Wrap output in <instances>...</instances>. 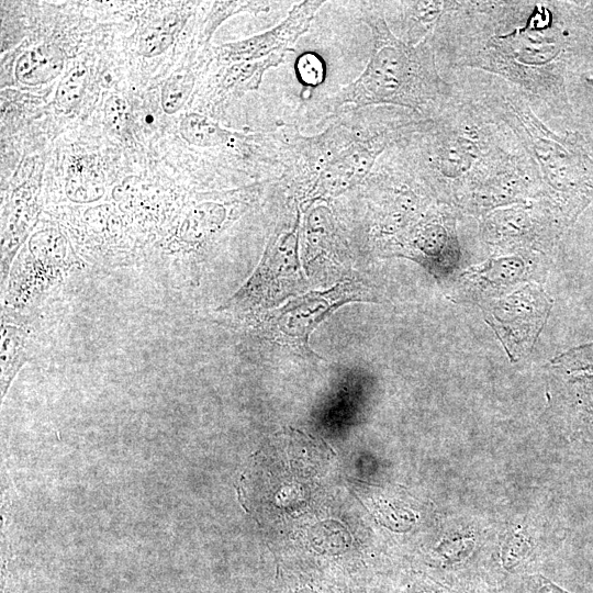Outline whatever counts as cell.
I'll use <instances>...</instances> for the list:
<instances>
[{
	"label": "cell",
	"mask_w": 593,
	"mask_h": 593,
	"mask_svg": "<svg viewBox=\"0 0 593 593\" xmlns=\"http://www.w3.org/2000/svg\"><path fill=\"white\" fill-rule=\"evenodd\" d=\"M571 5L560 1H447L430 43L449 67L496 75L555 115L570 110Z\"/></svg>",
	"instance_id": "cell-1"
},
{
	"label": "cell",
	"mask_w": 593,
	"mask_h": 593,
	"mask_svg": "<svg viewBox=\"0 0 593 593\" xmlns=\"http://www.w3.org/2000/svg\"><path fill=\"white\" fill-rule=\"evenodd\" d=\"M391 152L438 203L478 219L541 195L530 155L477 99L457 94Z\"/></svg>",
	"instance_id": "cell-2"
},
{
	"label": "cell",
	"mask_w": 593,
	"mask_h": 593,
	"mask_svg": "<svg viewBox=\"0 0 593 593\" xmlns=\"http://www.w3.org/2000/svg\"><path fill=\"white\" fill-rule=\"evenodd\" d=\"M428 118L410 110L385 109L338 121L312 137L293 136L287 146V170L312 197L339 194L361 183L374 163Z\"/></svg>",
	"instance_id": "cell-3"
},
{
	"label": "cell",
	"mask_w": 593,
	"mask_h": 593,
	"mask_svg": "<svg viewBox=\"0 0 593 593\" xmlns=\"http://www.w3.org/2000/svg\"><path fill=\"white\" fill-rule=\"evenodd\" d=\"M360 18L372 35L370 58L356 80L326 101L327 109L383 104L425 118L437 115L457 93L438 72L430 38L418 44L402 41L391 30L379 2L361 5Z\"/></svg>",
	"instance_id": "cell-4"
},
{
	"label": "cell",
	"mask_w": 593,
	"mask_h": 593,
	"mask_svg": "<svg viewBox=\"0 0 593 593\" xmlns=\"http://www.w3.org/2000/svg\"><path fill=\"white\" fill-rule=\"evenodd\" d=\"M517 137L535 161L541 195L561 225L569 226L593 200V158L581 135L551 131L528 99L506 85H492L477 99Z\"/></svg>",
	"instance_id": "cell-5"
},
{
	"label": "cell",
	"mask_w": 593,
	"mask_h": 593,
	"mask_svg": "<svg viewBox=\"0 0 593 593\" xmlns=\"http://www.w3.org/2000/svg\"><path fill=\"white\" fill-rule=\"evenodd\" d=\"M367 293L355 281L345 280L326 291H312L269 312L261 322L271 340L304 357H317L309 348L313 329L332 312L351 301H366Z\"/></svg>",
	"instance_id": "cell-6"
},
{
	"label": "cell",
	"mask_w": 593,
	"mask_h": 593,
	"mask_svg": "<svg viewBox=\"0 0 593 593\" xmlns=\"http://www.w3.org/2000/svg\"><path fill=\"white\" fill-rule=\"evenodd\" d=\"M479 220L482 240L507 251L544 248L564 228L547 202L539 198L493 210Z\"/></svg>",
	"instance_id": "cell-7"
},
{
	"label": "cell",
	"mask_w": 593,
	"mask_h": 593,
	"mask_svg": "<svg viewBox=\"0 0 593 593\" xmlns=\"http://www.w3.org/2000/svg\"><path fill=\"white\" fill-rule=\"evenodd\" d=\"M550 306L539 286L527 284L506 298L489 303L483 309V316L510 359L517 360L535 345Z\"/></svg>",
	"instance_id": "cell-8"
},
{
	"label": "cell",
	"mask_w": 593,
	"mask_h": 593,
	"mask_svg": "<svg viewBox=\"0 0 593 593\" xmlns=\"http://www.w3.org/2000/svg\"><path fill=\"white\" fill-rule=\"evenodd\" d=\"M299 220L300 215L291 226L277 228L253 279L224 305L225 309L246 303L254 305L257 301L270 302L273 300V283L280 284V279H289L302 289L304 281L298 259Z\"/></svg>",
	"instance_id": "cell-9"
},
{
	"label": "cell",
	"mask_w": 593,
	"mask_h": 593,
	"mask_svg": "<svg viewBox=\"0 0 593 593\" xmlns=\"http://www.w3.org/2000/svg\"><path fill=\"white\" fill-rule=\"evenodd\" d=\"M456 212V209L446 204L432 205L401 245L412 257L421 259L429 268L448 273L460 258Z\"/></svg>",
	"instance_id": "cell-10"
},
{
	"label": "cell",
	"mask_w": 593,
	"mask_h": 593,
	"mask_svg": "<svg viewBox=\"0 0 593 593\" xmlns=\"http://www.w3.org/2000/svg\"><path fill=\"white\" fill-rule=\"evenodd\" d=\"M324 1H302L277 26L262 34L217 48L219 58L226 64L251 61L293 49L296 40L307 31Z\"/></svg>",
	"instance_id": "cell-11"
},
{
	"label": "cell",
	"mask_w": 593,
	"mask_h": 593,
	"mask_svg": "<svg viewBox=\"0 0 593 593\" xmlns=\"http://www.w3.org/2000/svg\"><path fill=\"white\" fill-rule=\"evenodd\" d=\"M526 258L519 254L489 259L479 266L471 267L461 276L463 292L471 296L501 291L515 284L527 276Z\"/></svg>",
	"instance_id": "cell-12"
},
{
	"label": "cell",
	"mask_w": 593,
	"mask_h": 593,
	"mask_svg": "<svg viewBox=\"0 0 593 593\" xmlns=\"http://www.w3.org/2000/svg\"><path fill=\"white\" fill-rule=\"evenodd\" d=\"M63 51L53 44H42L25 51L16 60L15 77L29 86L46 83L64 68Z\"/></svg>",
	"instance_id": "cell-13"
},
{
	"label": "cell",
	"mask_w": 593,
	"mask_h": 593,
	"mask_svg": "<svg viewBox=\"0 0 593 593\" xmlns=\"http://www.w3.org/2000/svg\"><path fill=\"white\" fill-rule=\"evenodd\" d=\"M447 1H402L393 2L396 12L402 13V41L418 44L430 38L446 9Z\"/></svg>",
	"instance_id": "cell-14"
},
{
	"label": "cell",
	"mask_w": 593,
	"mask_h": 593,
	"mask_svg": "<svg viewBox=\"0 0 593 593\" xmlns=\"http://www.w3.org/2000/svg\"><path fill=\"white\" fill-rule=\"evenodd\" d=\"M284 57V54H273L257 60L232 64L224 70L220 86L232 93L257 89L264 72L281 64Z\"/></svg>",
	"instance_id": "cell-15"
},
{
	"label": "cell",
	"mask_w": 593,
	"mask_h": 593,
	"mask_svg": "<svg viewBox=\"0 0 593 593\" xmlns=\"http://www.w3.org/2000/svg\"><path fill=\"white\" fill-rule=\"evenodd\" d=\"M65 187L74 201L97 200L104 192L103 172L97 163L83 158L69 167Z\"/></svg>",
	"instance_id": "cell-16"
},
{
	"label": "cell",
	"mask_w": 593,
	"mask_h": 593,
	"mask_svg": "<svg viewBox=\"0 0 593 593\" xmlns=\"http://www.w3.org/2000/svg\"><path fill=\"white\" fill-rule=\"evenodd\" d=\"M180 134L188 143L200 147L223 145L232 138L216 122L199 113H189L182 119Z\"/></svg>",
	"instance_id": "cell-17"
},
{
	"label": "cell",
	"mask_w": 593,
	"mask_h": 593,
	"mask_svg": "<svg viewBox=\"0 0 593 593\" xmlns=\"http://www.w3.org/2000/svg\"><path fill=\"white\" fill-rule=\"evenodd\" d=\"M194 86V77L189 71L171 75L161 88V107L168 114L176 113L189 99Z\"/></svg>",
	"instance_id": "cell-18"
},
{
	"label": "cell",
	"mask_w": 593,
	"mask_h": 593,
	"mask_svg": "<svg viewBox=\"0 0 593 593\" xmlns=\"http://www.w3.org/2000/svg\"><path fill=\"white\" fill-rule=\"evenodd\" d=\"M269 2H259V1H245V2H216L211 10L204 26V36L206 38L214 32V30L222 23L223 20L227 19L230 15L242 12H261L269 11Z\"/></svg>",
	"instance_id": "cell-19"
},
{
	"label": "cell",
	"mask_w": 593,
	"mask_h": 593,
	"mask_svg": "<svg viewBox=\"0 0 593 593\" xmlns=\"http://www.w3.org/2000/svg\"><path fill=\"white\" fill-rule=\"evenodd\" d=\"M86 76L85 68L78 66L71 69L59 82L56 90V102L61 109L68 110L80 100L85 89Z\"/></svg>",
	"instance_id": "cell-20"
},
{
	"label": "cell",
	"mask_w": 593,
	"mask_h": 593,
	"mask_svg": "<svg viewBox=\"0 0 593 593\" xmlns=\"http://www.w3.org/2000/svg\"><path fill=\"white\" fill-rule=\"evenodd\" d=\"M295 71L299 80L309 87H316L325 79V64L318 55L312 52L299 56Z\"/></svg>",
	"instance_id": "cell-21"
},
{
	"label": "cell",
	"mask_w": 593,
	"mask_h": 593,
	"mask_svg": "<svg viewBox=\"0 0 593 593\" xmlns=\"http://www.w3.org/2000/svg\"><path fill=\"white\" fill-rule=\"evenodd\" d=\"M174 42V35L169 31L157 30L145 35L139 43V52L146 57H153L164 53Z\"/></svg>",
	"instance_id": "cell-22"
},
{
	"label": "cell",
	"mask_w": 593,
	"mask_h": 593,
	"mask_svg": "<svg viewBox=\"0 0 593 593\" xmlns=\"http://www.w3.org/2000/svg\"><path fill=\"white\" fill-rule=\"evenodd\" d=\"M127 120V105L122 98L112 97L105 104V121L108 125L115 130L121 131Z\"/></svg>",
	"instance_id": "cell-23"
},
{
	"label": "cell",
	"mask_w": 593,
	"mask_h": 593,
	"mask_svg": "<svg viewBox=\"0 0 593 593\" xmlns=\"http://www.w3.org/2000/svg\"><path fill=\"white\" fill-rule=\"evenodd\" d=\"M585 82L593 88V77L585 75L584 77Z\"/></svg>",
	"instance_id": "cell-24"
}]
</instances>
